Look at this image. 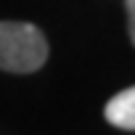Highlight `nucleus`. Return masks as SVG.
<instances>
[{
	"instance_id": "1",
	"label": "nucleus",
	"mask_w": 135,
	"mask_h": 135,
	"mask_svg": "<svg viewBox=\"0 0 135 135\" xmlns=\"http://www.w3.org/2000/svg\"><path fill=\"white\" fill-rule=\"evenodd\" d=\"M48 40L29 21H0V72L32 74L48 61Z\"/></svg>"
},
{
	"instance_id": "2",
	"label": "nucleus",
	"mask_w": 135,
	"mask_h": 135,
	"mask_svg": "<svg viewBox=\"0 0 135 135\" xmlns=\"http://www.w3.org/2000/svg\"><path fill=\"white\" fill-rule=\"evenodd\" d=\"M103 117L111 127L124 130V132H135V85L111 95L103 106Z\"/></svg>"
},
{
	"instance_id": "3",
	"label": "nucleus",
	"mask_w": 135,
	"mask_h": 135,
	"mask_svg": "<svg viewBox=\"0 0 135 135\" xmlns=\"http://www.w3.org/2000/svg\"><path fill=\"white\" fill-rule=\"evenodd\" d=\"M124 11H127V35L135 48V0H124Z\"/></svg>"
}]
</instances>
